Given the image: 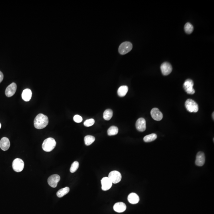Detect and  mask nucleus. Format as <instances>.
Here are the masks:
<instances>
[{"instance_id":"obj_1","label":"nucleus","mask_w":214,"mask_h":214,"mask_svg":"<svg viewBox=\"0 0 214 214\" xmlns=\"http://www.w3.org/2000/svg\"><path fill=\"white\" fill-rule=\"evenodd\" d=\"M48 118L47 116L42 113L38 114L34 119V127L38 129L44 128L48 124Z\"/></svg>"},{"instance_id":"obj_2","label":"nucleus","mask_w":214,"mask_h":214,"mask_svg":"<svg viewBox=\"0 0 214 214\" xmlns=\"http://www.w3.org/2000/svg\"><path fill=\"white\" fill-rule=\"evenodd\" d=\"M55 140L52 138H48L44 140L42 144V148L46 152H50L56 146Z\"/></svg>"},{"instance_id":"obj_3","label":"nucleus","mask_w":214,"mask_h":214,"mask_svg":"<svg viewBox=\"0 0 214 214\" xmlns=\"http://www.w3.org/2000/svg\"><path fill=\"white\" fill-rule=\"evenodd\" d=\"M185 105L187 111L189 112L196 113L199 110V106L197 103L192 99H188L186 101Z\"/></svg>"},{"instance_id":"obj_4","label":"nucleus","mask_w":214,"mask_h":214,"mask_svg":"<svg viewBox=\"0 0 214 214\" xmlns=\"http://www.w3.org/2000/svg\"><path fill=\"white\" fill-rule=\"evenodd\" d=\"M193 81L191 79H187L183 84V88L187 94H193L195 93V91L193 88Z\"/></svg>"},{"instance_id":"obj_5","label":"nucleus","mask_w":214,"mask_h":214,"mask_svg":"<svg viewBox=\"0 0 214 214\" xmlns=\"http://www.w3.org/2000/svg\"><path fill=\"white\" fill-rule=\"evenodd\" d=\"M133 44L129 42H125L121 43L119 46V52L122 55L126 54L132 49Z\"/></svg>"},{"instance_id":"obj_6","label":"nucleus","mask_w":214,"mask_h":214,"mask_svg":"<svg viewBox=\"0 0 214 214\" xmlns=\"http://www.w3.org/2000/svg\"><path fill=\"white\" fill-rule=\"evenodd\" d=\"M24 161L20 158H17L14 160L13 163V168L14 171L17 172H20L24 169Z\"/></svg>"},{"instance_id":"obj_7","label":"nucleus","mask_w":214,"mask_h":214,"mask_svg":"<svg viewBox=\"0 0 214 214\" xmlns=\"http://www.w3.org/2000/svg\"><path fill=\"white\" fill-rule=\"evenodd\" d=\"M108 177L112 182L113 184H117L120 182L121 180L122 176L120 172L114 171H111L109 173Z\"/></svg>"},{"instance_id":"obj_8","label":"nucleus","mask_w":214,"mask_h":214,"mask_svg":"<svg viewBox=\"0 0 214 214\" xmlns=\"http://www.w3.org/2000/svg\"><path fill=\"white\" fill-rule=\"evenodd\" d=\"M60 180V177L59 175L56 174H53L48 178V182L51 187H56L57 186L58 183Z\"/></svg>"},{"instance_id":"obj_9","label":"nucleus","mask_w":214,"mask_h":214,"mask_svg":"<svg viewBox=\"0 0 214 214\" xmlns=\"http://www.w3.org/2000/svg\"><path fill=\"white\" fill-rule=\"evenodd\" d=\"M162 73L164 76H167L170 74L172 71V67L171 64L167 62L162 64L161 66Z\"/></svg>"},{"instance_id":"obj_10","label":"nucleus","mask_w":214,"mask_h":214,"mask_svg":"<svg viewBox=\"0 0 214 214\" xmlns=\"http://www.w3.org/2000/svg\"><path fill=\"white\" fill-rule=\"evenodd\" d=\"M151 116L154 120L160 121L163 117V115L158 108H154L151 110Z\"/></svg>"},{"instance_id":"obj_11","label":"nucleus","mask_w":214,"mask_h":214,"mask_svg":"<svg viewBox=\"0 0 214 214\" xmlns=\"http://www.w3.org/2000/svg\"><path fill=\"white\" fill-rule=\"evenodd\" d=\"M17 84L15 83H12L11 85H9L6 89V96L8 97L13 96L17 91Z\"/></svg>"},{"instance_id":"obj_12","label":"nucleus","mask_w":214,"mask_h":214,"mask_svg":"<svg viewBox=\"0 0 214 214\" xmlns=\"http://www.w3.org/2000/svg\"><path fill=\"white\" fill-rule=\"evenodd\" d=\"M102 184V189L103 191L109 190L111 188L113 183L111 180L108 177H105L103 178L101 180Z\"/></svg>"},{"instance_id":"obj_13","label":"nucleus","mask_w":214,"mask_h":214,"mask_svg":"<svg viewBox=\"0 0 214 214\" xmlns=\"http://www.w3.org/2000/svg\"><path fill=\"white\" fill-rule=\"evenodd\" d=\"M205 157L204 153L202 152H199L196 155L195 164L198 166H203L205 163Z\"/></svg>"},{"instance_id":"obj_14","label":"nucleus","mask_w":214,"mask_h":214,"mask_svg":"<svg viewBox=\"0 0 214 214\" xmlns=\"http://www.w3.org/2000/svg\"><path fill=\"white\" fill-rule=\"evenodd\" d=\"M136 127L139 131H144L146 128L145 119L143 118L138 119L136 123Z\"/></svg>"},{"instance_id":"obj_15","label":"nucleus","mask_w":214,"mask_h":214,"mask_svg":"<svg viewBox=\"0 0 214 214\" xmlns=\"http://www.w3.org/2000/svg\"><path fill=\"white\" fill-rule=\"evenodd\" d=\"M10 140L7 138H3L0 141V147L3 150H7L10 148Z\"/></svg>"},{"instance_id":"obj_16","label":"nucleus","mask_w":214,"mask_h":214,"mask_svg":"<svg viewBox=\"0 0 214 214\" xmlns=\"http://www.w3.org/2000/svg\"><path fill=\"white\" fill-rule=\"evenodd\" d=\"M127 206L123 202L117 203L113 206V209L117 213H123L126 210Z\"/></svg>"},{"instance_id":"obj_17","label":"nucleus","mask_w":214,"mask_h":214,"mask_svg":"<svg viewBox=\"0 0 214 214\" xmlns=\"http://www.w3.org/2000/svg\"><path fill=\"white\" fill-rule=\"evenodd\" d=\"M129 202L132 204L138 203L140 201V198L137 194L134 193H131L128 197Z\"/></svg>"},{"instance_id":"obj_18","label":"nucleus","mask_w":214,"mask_h":214,"mask_svg":"<svg viewBox=\"0 0 214 214\" xmlns=\"http://www.w3.org/2000/svg\"><path fill=\"white\" fill-rule=\"evenodd\" d=\"M22 98L26 102H28L31 100L32 96V92L30 89H25L22 93Z\"/></svg>"},{"instance_id":"obj_19","label":"nucleus","mask_w":214,"mask_h":214,"mask_svg":"<svg viewBox=\"0 0 214 214\" xmlns=\"http://www.w3.org/2000/svg\"><path fill=\"white\" fill-rule=\"evenodd\" d=\"M128 91V87L127 86H122L119 88L117 94L120 97H124L126 95Z\"/></svg>"},{"instance_id":"obj_20","label":"nucleus","mask_w":214,"mask_h":214,"mask_svg":"<svg viewBox=\"0 0 214 214\" xmlns=\"http://www.w3.org/2000/svg\"><path fill=\"white\" fill-rule=\"evenodd\" d=\"M70 188L68 187H66L64 188H62L60 189L57 192V196L58 197H62L65 195H66L68 194L69 191H70Z\"/></svg>"},{"instance_id":"obj_21","label":"nucleus","mask_w":214,"mask_h":214,"mask_svg":"<svg viewBox=\"0 0 214 214\" xmlns=\"http://www.w3.org/2000/svg\"><path fill=\"white\" fill-rule=\"evenodd\" d=\"M113 115V112L111 109L105 110L103 114V118L105 120L109 121L111 119Z\"/></svg>"},{"instance_id":"obj_22","label":"nucleus","mask_w":214,"mask_h":214,"mask_svg":"<svg viewBox=\"0 0 214 214\" xmlns=\"http://www.w3.org/2000/svg\"><path fill=\"white\" fill-rule=\"evenodd\" d=\"M157 138V134L155 133L151 134H150L146 136L144 138V141L146 142H150L155 140Z\"/></svg>"},{"instance_id":"obj_23","label":"nucleus","mask_w":214,"mask_h":214,"mask_svg":"<svg viewBox=\"0 0 214 214\" xmlns=\"http://www.w3.org/2000/svg\"><path fill=\"white\" fill-rule=\"evenodd\" d=\"M118 128L115 126H112L109 127L107 131V134L109 136L115 135L118 133Z\"/></svg>"},{"instance_id":"obj_24","label":"nucleus","mask_w":214,"mask_h":214,"mask_svg":"<svg viewBox=\"0 0 214 214\" xmlns=\"http://www.w3.org/2000/svg\"><path fill=\"white\" fill-rule=\"evenodd\" d=\"M95 140V138L94 136L91 135H87L85 136L84 138L85 144L87 146H89L93 143Z\"/></svg>"},{"instance_id":"obj_25","label":"nucleus","mask_w":214,"mask_h":214,"mask_svg":"<svg viewBox=\"0 0 214 214\" xmlns=\"http://www.w3.org/2000/svg\"><path fill=\"white\" fill-rule=\"evenodd\" d=\"M184 29L186 33L187 34H190L193 31V26L189 23H187L185 24Z\"/></svg>"},{"instance_id":"obj_26","label":"nucleus","mask_w":214,"mask_h":214,"mask_svg":"<svg viewBox=\"0 0 214 214\" xmlns=\"http://www.w3.org/2000/svg\"><path fill=\"white\" fill-rule=\"evenodd\" d=\"M79 167V162H77V161H75L74 163L72 164L71 165L70 169V171L72 173H74L76 171L78 170V168Z\"/></svg>"},{"instance_id":"obj_27","label":"nucleus","mask_w":214,"mask_h":214,"mask_svg":"<svg viewBox=\"0 0 214 214\" xmlns=\"http://www.w3.org/2000/svg\"><path fill=\"white\" fill-rule=\"evenodd\" d=\"M95 123V121L93 119H87L86 120L84 123V125L87 127H89L92 126Z\"/></svg>"},{"instance_id":"obj_28","label":"nucleus","mask_w":214,"mask_h":214,"mask_svg":"<svg viewBox=\"0 0 214 214\" xmlns=\"http://www.w3.org/2000/svg\"><path fill=\"white\" fill-rule=\"evenodd\" d=\"M74 121L76 122V123H80L82 121H83V118L80 115H76L74 116Z\"/></svg>"},{"instance_id":"obj_29","label":"nucleus","mask_w":214,"mask_h":214,"mask_svg":"<svg viewBox=\"0 0 214 214\" xmlns=\"http://www.w3.org/2000/svg\"><path fill=\"white\" fill-rule=\"evenodd\" d=\"M3 73H2L0 71V83L3 81Z\"/></svg>"},{"instance_id":"obj_30","label":"nucleus","mask_w":214,"mask_h":214,"mask_svg":"<svg viewBox=\"0 0 214 214\" xmlns=\"http://www.w3.org/2000/svg\"><path fill=\"white\" fill-rule=\"evenodd\" d=\"M214 113L213 112V114H212V118L213 119V120H214Z\"/></svg>"},{"instance_id":"obj_31","label":"nucleus","mask_w":214,"mask_h":214,"mask_svg":"<svg viewBox=\"0 0 214 214\" xmlns=\"http://www.w3.org/2000/svg\"><path fill=\"white\" fill-rule=\"evenodd\" d=\"M1 124L0 123V129H1Z\"/></svg>"}]
</instances>
